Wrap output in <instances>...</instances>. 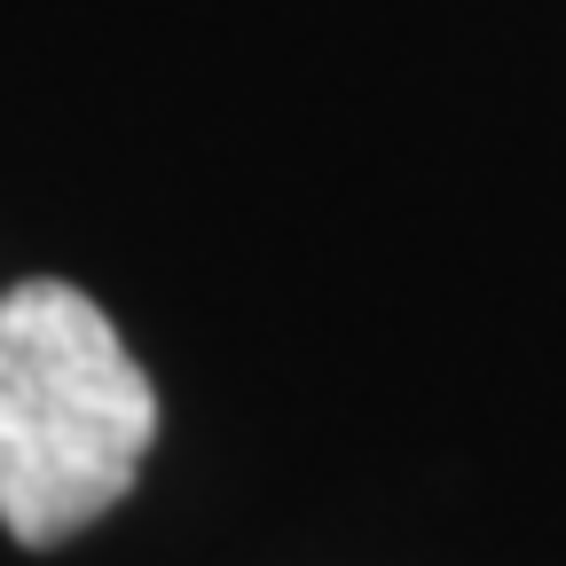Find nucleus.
Masks as SVG:
<instances>
[{"mask_svg":"<svg viewBox=\"0 0 566 566\" xmlns=\"http://www.w3.org/2000/svg\"><path fill=\"white\" fill-rule=\"evenodd\" d=\"M158 441V394L80 283L0 292V527L48 551L95 527Z\"/></svg>","mask_w":566,"mask_h":566,"instance_id":"f257e3e1","label":"nucleus"}]
</instances>
